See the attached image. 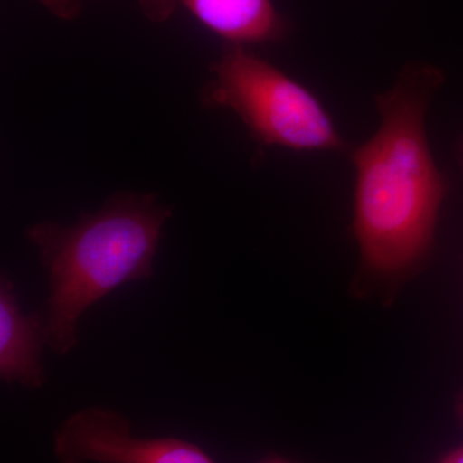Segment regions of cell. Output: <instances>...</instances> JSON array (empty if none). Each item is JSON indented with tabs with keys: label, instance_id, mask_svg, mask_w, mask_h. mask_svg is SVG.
<instances>
[{
	"label": "cell",
	"instance_id": "1",
	"mask_svg": "<svg viewBox=\"0 0 463 463\" xmlns=\"http://www.w3.org/2000/svg\"><path fill=\"white\" fill-rule=\"evenodd\" d=\"M441 81L435 67L405 66L392 90L377 96L380 127L352 152L354 233L368 272L398 276L430 251L446 184L425 118Z\"/></svg>",
	"mask_w": 463,
	"mask_h": 463
},
{
	"label": "cell",
	"instance_id": "2",
	"mask_svg": "<svg viewBox=\"0 0 463 463\" xmlns=\"http://www.w3.org/2000/svg\"><path fill=\"white\" fill-rule=\"evenodd\" d=\"M173 206L154 194L123 191L75 224L43 222L27 228L48 274L47 345L57 355L78 346L81 316L125 283L154 274V260Z\"/></svg>",
	"mask_w": 463,
	"mask_h": 463
},
{
	"label": "cell",
	"instance_id": "3",
	"mask_svg": "<svg viewBox=\"0 0 463 463\" xmlns=\"http://www.w3.org/2000/svg\"><path fill=\"white\" fill-rule=\"evenodd\" d=\"M210 72L203 105L236 112L260 145L297 151L347 147L315 94L245 45L228 44Z\"/></svg>",
	"mask_w": 463,
	"mask_h": 463
},
{
	"label": "cell",
	"instance_id": "4",
	"mask_svg": "<svg viewBox=\"0 0 463 463\" xmlns=\"http://www.w3.org/2000/svg\"><path fill=\"white\" fill-rule=\"evenodd\" d=\"M61 463H215L196 444L178 438H134L124 414L103 407L72 413L54 435Z\"/></svg>",
	"mask_w": 463,
	"mask_h": 463
},
{
	"label": "cell",
	"instance_id": "5",
	"mask_svg": "<svg viewBox=\"0 0 463 463\" xmlns=\"http://www.w3.org/2000/svg\"><path fill=\"white\" fill-rule=\"evenodd\" d=\"M143 16L163 24L181 5L228 44L281 41L288 25L273 0H137Z\"/></svg>",
	"mask_w": 463,
	"mask_h": 463
},
{
	"label": "cell",
	"instance_id": "6",
	"mask_svg": "<svg viewBox=\"0 0 463 463\" xmlns=\"http://www.w3.org/2000/svg\"><path fill=\"white\" fill-rule=\"evenodd\" d=\"M47 345L42 310L24 315L14 283L7 273L0 279V377L8 385L39 390L47 381L42 364Z\"/></svg>",
	"mask_w": 463,
	"mask_h": 463
},
{
	"label": "cell",
	"instance_id": "7",
	"mask_svg": "<svg viewBox=\"0 0 463 463\" xmlns=\"http://www.w3.org/2000/svg\"><path fill=\"white\" fill-rule=\"evenodd\" d=\"M36 2L41 3L52 16L62 21L75 20L83 8V0H36Z\"/></svg>",
	"mask_w": 463,
	"mask_h": 463
},
{
	"label": "cell",
	"instance_id": "8",
	"mask_svg": "<svg viewBox=\"0 0 463 463\" xmlns=\"http://www.w3.org/2000/svg\"><path fill=\"white\" fill-rule=\"evenodd\" d=\"M440 463H463V447L450 452Z\"/></svg>",
	"mask_w": 463,
	"mask_h": 463
},
{
	"label": "cell",
	"instance_id": "9",
	"mask_svg": "<svg viewBox=\"0 0 463 463\" xmlns=\"http://www.w3.org/2000/svg\"><path fill=\"white\" fill-rule=\"evenodd\" d=\"M260 463H291L288 461H285V459L279 458V457H270V458L264 459Z\"/></svg>",
	"mask_w": 463,
	"mask_h": 463
}]
</instances>
